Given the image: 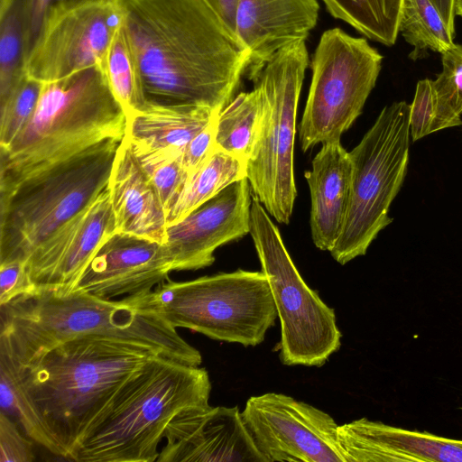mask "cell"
Returning a JSON list of instances; mask_svg holds the SVG:
<instances>
[{
    "label": "cell",
    "instance_id": "6da1fadb",
    "mask_svg": "<svg viewBox=\"0 0 462 462\" xmlns=\"http://www.w3.org/2000/svg\"><path fill=\"white\" fill-rule=\"evenodd\" d=\"M119 2L146 105L220 112L231 101L249 54L205 0Z\"/></svg>",
    "mask_w": 462,
    "mask_h": 462
},
{
    "label": "cell",
    "instance_id": "7a4b0ae2",
    "mask_svg": "<svg viewBox=\"0 0 462 462\" xmlns=\"http://www.w3.org/2000/svg\"><path fill=\"white\" fill-rule=\"evenodd\" d=\"M96 337L127 343L199 366L200 352L141 296L104 300L87 292L39 289L0 305V354L23 366L72 339Z\"/></svg>",
    "mask_w": 462,
    "mask_h": 462
},
{
    "label": "cell",
    "instance_id": "3957f363",
    "mask_svg": "<svg viewBox=\"0 0 462 462\" xmlns=\"http://www.w3.org/2000/svg\"><path fill=\"white\" fill-rule=\"evenodd\" d=\"M155 356L127 343L86 337L64 342L26 365L14 364L65 458L71 460L120 387Z\"/></svg>",
    "mask_w": 462,
    "mask_h": 462
},
{
    "label": "cell",
    "instance_id": "277c9868",
    "mask_svg": "<svg viewBox=\"0 0 462 462\" xmlns=\"http://www.w3.org/2000/svg\"><path fill=\"white\" fill-rule=\"evenodd\" d=\"M208 371L155 356L120 387L94 420L71 460L154 462L170 422L208 404Z\"/></svg>",
    "mask_w": 462,
    "mask_h": 462
},
{
    "label": "cell",
    "instance_id": "5b68a950",
    "mask_svg": "<svg viewBox=\"0 0 462 462\" xmlns=\"http://www.w3.org/2000/svg\"><path fill=\"white\" fill-rule=\"evenodd\" d=\"M126 121L100 66L43 83L27 125L0 150V187L102 141L123 140Z\"/></svg>",
    "mask_w": 462,
    "mask_h": 462
},
{
    "label": "cell",
    "instance_id": "8992f818",
    "mask_svg": "<svg viewBox=\"0 0 462 462\" xmlns=\"http://www.w3.org/2000/svg\"><path fill=\"white\" fill-rule=\"evenodd\" d=\"M121 142L102 141L0 187V263L26 262L107 188Z\"/></svg>",
    "mask_w": 462,
    "mask_h": 462
},
{
    "label": "cell",
    "instance_id": "52a82bcc",
    "mask_svg": "<svg viewBox=\"0 0 462 462\" xmlns=\"http://www.w3.org/2000/svg\"><path fill=\"white\" fill-rule=\"evenodd\" d=\"M142 303L174 328L244 346L261 344L278 318L264 273L238 269L191 281L167 280Z\"/></svg>",
    "mask_w": 462,
    "mask_h": 462
},
{
    "label": "cell",
    "instance_id": "ba28073f",
    "mask_svg": "<svg viewBox=\"0 0 462 462\" xmlns=\"http://www.w3.org/2000/svg\"><path fill=\"white\" fill-rule=\"evenodd\" d=\"M410 105L385 106L360 143L349 152L352 165L348 208L342 231L329 252L346 264L364 255L392 223V202L406 176L410 152Z\"/></svg>",
    "mask_w": 462,
    "mask_h": 462
},
{
    "label": "cell",
    "instance_id": "9c48e42d",
    "mask_svg": "<svg viewBox=\"0 0 462 462\" xmlns=\"http://www.w3.org/2000/svg\"><path fill=\"white\" fill-rule=\"evenodd\" d=\"M308 65L306 41H298L279 50L252 80L262 95L263 117L246 178L254 196L282 224H289L297 196L293 150Z\"/></svg>",
    "mask_w": 462,
    "mask_h": 462
},
{
    "label": "cell",
    "instance_id": "30bf717a",
    "mask_svg": "<svg viewBox=\"0 0 462 462\" xmlns=\"http://www.w3.org/2000/svg\"><path fill=\"white\" fill-rule=\"evenodd\" d=\"M249 234L280 320L282 363L320 367L341 346L342 334L334 310L302 279L278 227L254 196Z\"/></svg>",
    "mask_w": 462,
    "mask_h": 462
},
{
    "label": "cell",
    "instance_id": "8fae6325",
    "mask_svg": "<svg viewBox=\"0 0 462 462\" xmlns=\"http://www.w3.org/2000/svg\"><path fill=\"white\" fill-rule=\"evenodd\" d=\"M383 56L366 39L325 31L311 61V82L299 128L300 148L340 141L375 86Z\"/></svg>",
    "mask_w": 462,
    "mask_h": 462
},
{
    "label": "cell",
    "instance_id": "7c38bea8",
    "mask_svg": "<svg viewBox=\"0 0 462 462\" xmlns=\"http://www.w3.org/2000/svg\"><path fill=\"white\" fill-rule=\"evenodd\" d=\"M123 21L119 0H81L57 8L26 58V74L46 83L102 68Z\"/></svg>",
    "mask_w": 462,
    "mask_h": 462
},
{
    "label": "cell",
    "instance_id": "4fadbf2b",
    "mask_svg": "<svg viewBox=\"0 0 462 462\" xmlns=\"http://www.w3.org/2000/svg\"><path fill=\"white\" fill-rule=\"evenodd\" d=\"M241 413L267 462H346L337 423L309 403L266 393L250 397Z\"/></svg>",
    "mask_w": 462,
    "mask_h": 462
},
{
    "label": "cell",
    "instance_id": "5bb4252c",
    "mask_svg": "<svg viewBox=\"0 0 462 462\" xmlns=\"http://www.w3.org/2000/svg\"><path fill=\"white\" fill-rule=\"evenodd\" d=\"M253 197L250 183L244 178L167 226L162 244L172 271L208 267L214 263L217 247L247 235Z\"/></svg>",
    "mask_w": 462,
    "mask_h": 462
},
{
    "label": "cell",
    "instance_id": "9a60e30c",
    "mask_svg": "<svg viewBox=\"0 0 462 462\" xmlns=\"http://www.w3.org/2000/svg\"><path fill=\"white\" fill-rule=\"evenodd\" d=\"M158 462H267L238 407L189 408L168 425Z\"/></svg>",
    "mask_w": 462,
    "mask_h": 462
},
{
    "label": "cell",
    "instance_id": "2e32d148",
    "mask_svg": "<svg viewBox=\"0 0 462 462\" xmlns=\"http://www.w3.org/2000/svg\"><path fill=\"white\" fill-rule=\"evenodd\" d=\"M115 232L106 188L30 254L25 263L32 282L39 289L71 291L97 249Z\"/></svg>",
    "mask_w": 462,
    "mask_h": 462
},
{
    "label": "cell",
    "instance_id": "e0dca14e",
    "mask_svg": "<svg viewBox=\"0 0 462 462\" xmlns=\"http://www.w3.org/2000/svg\"><path fill=\"white\" fill-rule=\"evenodd\" d=\"M171 271L162 243L115 232L97 249L71 291L104 300L145 295L167 281Z\"/></svg>",
    "mask_w": 462,
    "mask_h": 462
},
{
    "label": "cell",
    "instance_id": "ac0fdd59",
    "mask_svg": "<svg viewBox=\"0 0 462 462\" xmlns=\"http://www.w3.org/2000/svg\"><path fill=\"white\" fill-rule=\"evenodd\" d=\"M318 0H237L235 33L249 54L253 80L283 47L306 41L319 17Z\"/></svg>",
    "mask_w": 462,
    "mask_h": 462
},
{
    "label": "cell",
    "instance_id": "d6986e66",
    "mask_svg": "<svg viewBox=\"0 0 462 462\" xmlns=\"http://www.w3.org/2000/svg\"><path fill=\"white\" fill-rule=\"evenodd\" d=\"M346 462H462V439L361 418L338 425Z\"/></svg>",
    "mask_w": 462,
    "mask_h": 462
},
{
    "label": "cell",
    "instance_id": "ffe728a7",
    "mask_svg": "<svg viewBox=\"0 0 462 462\" xmlns=\"http://www.w3.org/2000/svg\"><path fill=\"white\" fill-rule=\"evenodd\" d=\"M107 188L116 232L163 243L165 208L125 137L118 146Z\"/></svg>",
    "mask_w": 462,
    "mask_h": 462
},
{
    "label": "cell",
    "instance_id": "44dd1931",
    "mask_svg": "<svg viewBox=\"0 0 462 462\" xmlns=\"http://www.w3.org/2000/svg\"><path fill=\"white\" fill-rule=\"evenodd\" d=\"M310 192V230L314 245L330 252L337 242L348 208L352 165L340 141L322 143L304 173Z\"/></svg>",
    "mask_w": 462,
    "mask_h": 462
},
{
    "label": "cell",
    "instance_id": "7402d4cb",
    "mask_svg": "<svg viewBox=\"0 0 462 462\" xmlns=\"http://www.w3.org/2000/svg\"><path fill=\"white\" fill-rule=\"evenodd\" d=\"M218 113L207 106L146 105L126 116L125 137L134 149L181 156L188 143Z\"/></svg>",
    "mask_w": 462,
    "mask_h": 462
},
{
    "label": "cell",
    "instance_id": "603a6c76",
    "mask_svg": "<svg viewBox=\"0 0 462 462\" xmlns=\"http://www.w3.org/2000/svg\"><path fill=\"white\" fill-rule=\"evenodd\" d=\"M244 178H246V162L216 147L189 175L167 208V226L181 220L225 188Z\"/></svg>",
    "mask_w": 462,
    "mask_h": 462
},
{
    "label": "cell",
    "instance_id": "cb8c5ba5",
    "mask_svg": "<svg viewBox=\"0 0 462 462\" xmlns=\"http://www.w3.org/2000/svg\"><path fill=\"white\" fill-rule=\"evenodd\" d=\"M262 117L258 88L237 94L217 116L216 147L247 164L258 140Z\"/></svg>",
    "mask_w": 462,
    "mask_h": 462
},
{
    "label": "cell",
    "instance_id": "d4e9b609",
    "mask_svg": "<svg viewBox=\"0 0 462 462\" xmlns=\"http://www.w3.org/2000/svg\"><path fill=\"white\" fill-rule=\"evenodd\" d=\"M0 412L13 419L32 441L65 458L62 448L29 394L16 365L3 354H0Z\"/></svg>",
    "mask_w": 462,
    "mask_h": 462
},
{
    "label": "cell",
    "instance_id": "484cf974",
    "mask_svg": "<svg viewBox=\"0 0 462 462\" xmlns=\"http://www.w3.org/2000/svg\"><path fill=\"white\" fill-rule=\"evenodd\" d=\"M335 18L366 38L386 46L395 43L402 0H322Z\"/></svg>",
    "mask_w": 462,
    "mask_h": 462
},
{
    "label": "cell",
    "instance_id": "4316f807",
    "mask_svg": "<svg viewBox=\"0 0 462 462\" xmlns=\"http://www.w3.org/2000/svg\"><path fill=\"white\" fill-rule=\"evenodd\" d=\"M399 32L414 47L409 55L412 60L425 56L428 50L442 54L454 44V36L430 0H402Z\"/></svg>",
    "mask_w": 462,
    "mask_h": 462
},
{
    "label": "cell",
    "instance_id": "83f0119b",
    "mask_svg": "<svg viewBox=\"0 0 462 462\" xmlns=\"http://www.w3.org/2000/svg\"><path fill=\"white\" fill-rule=\"evenodd\" d=\"M102 69L126 116L145 106L139 69L123 24L112 41Z\"/></svg>",
    "mask_w": 462,
    "mask_h": 462
},
{
    "label": "cell",
    "instance_id": "f1b7e54d",
    "mask_svg": "<svg viewBox=\"0 0 462 462\" xmlns=\"http://www.w3.org/2000/svg\"><path fill=\"white\" fill-rule=\"evenodd\" d=\"M25 40L20 0L0 15V102L5 100L26 75Z\"/></svg>",
    "mask_w": 462,
    "mask_h": 462
},
{
    "label": "cell",
    "instance_id": "f546056e",
    "mask_svg": "<svg viewBox=\"0 0 462 462\" xmlns=\"http://www.w3.org/2000/svg\"><path fill=\"white\" fill-rule=\"evenodd\" d=\"M442 71L432 80L437 111L432 132L462 125V45L441 54Z\"/></svg>",
    "mask_w": 462,
    "mask_h": 462
},
{
    "label": "cell",
    "instance_id": "4dcf8cb0",
    "mask_svg": "<svg viewBox=\"0 0 462 462\" xmlns=\"http://www.w3.org/2000/svg\"><path fill=\"white\" fill-rule=\"evenodd\" d=\"M43 83L27 74L0 102V150L7 149L27 125L38 104Z\"/></svg>",
    "mask_w": 462,
    "mask_h": 462
},
{
    "label": "cell",
    "instance_id": "1f68e13d",
    "mask_svg": "<svg viewBox=\"0 0 462 462\" xmlns=\"http://www.w3.org/2000/svg\"><path fill=\"white\" fill-rule=\"evenodd\" d=\"M132 149L155 187L166 212L189 175L182 167L181 156L162 151Z\"/></svg>",
    "mask_w": 462,
    "mask_h": 462
},
{
    "label": "cell",
    "instance_id": "d6a6232c",
    "mask_svg": "<svg viewBox=\"0 0 462 462\" xmlns=\"http://www.w3.org/2000/svg\"><path fill=\"white\" fill-rule=\"evenodd\" d=\"M436 111L437 100L432 80L424 79L418 81L413 101L410 105V134L413 142L433 133Z\"/></svg>",
    "mask_w": 462,
    "mask_h": 462
},
{
    "label": "cell",
    "instance_id": "836d02e7",
    "mask_svg": "<svg viewBox=\"0 0 462 462\" xmlns=\"http://www.w3.org/2000/svg\"><path fill=\"white\" fill-rule=\"evenodd\" d=\"M9 416L0 412V462H32L35 459L32 439Z\"/></svg>",
    "mask_w": 462,
    "mask_h": 462
},
{
    "label": "cell",
    "instance_id": "e575fe53",
    "mask_svg": "<svg viewBox=\"0 0 462 462\" xmlns=\"http://www.w3.org/2000/svg\"><path fill=\"white\" fill-rule=\"evenodd\" d=\"M79 1L81 0H20L24 26L26 58L51 14L59 7Z\"/></svg>",
    "mask_w": 462,
    "mask_h": 462
},
{
    "label": "cell",
    "instance_id": "d590c367",
    "mask_svg": "<svg viewBox=\"0 0 462 462\" xmlns=\"http://www.w3.org/2000/svg\"><path fill=\"white\" fill-rule=\"evenodd\" d=\"M35 290L25 262L14 260L0 263V305Z\"/></svg>",
    "mask_w": 462,
    "mask_h": 462
},
{
    "label": "cell",
    "instance_id": "8d00e7d4",
    "mask_svg": "<svg viewBox=\"0 0 462 462\" xmlns=\"http://www.w3.org/2000/svg\"><path fill=\"white\" fill-rule=\"evenodd\" d=\"M216 118L188 143L182 152L181 164L189 174L196 171L216 148Z\"/></svg>",
    "mask_w": 462,
    "mask_h": 462
},
{
    "label": "cell",
    "instance_id": "74e56055",
    "mask_svg": "<svg viewBox=\"0 0 462 462\" xmlns=\"http://www.w3.org/2000/svg\"><path fill=\"white\" fill-rule=\"evenodd\" d=\"M226 24L235 32V17L237 0H205ZM236 34V33H235Z\"/></svg>",
    "mask_w": 462,
    "mask_h": 462
},
{
    "label": "cell",
    "instance_id": "f35d334b",
    "mask_svg": "<svg viewBox=\"0 0 462 462\" xmlns=\"http://www.w3.org/2000/svg\"><path fill=\"white\" fill-rule=\"evenodd\" d=\"M440 13L449 32L455 36L454 0H430Z\"/></svg>",
    "mask_w": 462,
    "mask_h": 462
},
{
    "label": "cell",
    "instance_id": "ab89813d",
    "mask_svg": "<svg viewBox=\"0 0 462 462\" xmlns=\"http://www.w3.org/2000/svg\"><path fill=\"white\" fill-rule=\"evenodd\" d=\"M14 0H0V15H2L12 5Z\"/></svg>",
    "mask_w": 462,
    "mask_h": 462
},
{
    "label": "cell",
    "instance_id": "60d3db41",
    "mask_svg": "<svg viewBox=\"0 0 462 462\" xmlns=\"http://www.w3.org/2000/svg\"><path fill=\"white\" fill-rule=\"evenodd\" d=\"M455 14L462 18V0H454Z\"/></svg>",
    "mask_w": 462,
    "mask_h": 462
},
{
    "label": "cell",
    "instance_id": "b9f144b4",
    "mask_svg": "<svg viewBox=\"0 0 462 462\" xmlns=\"http://www.w3.org/2000/svg\"><path fill=\"white\" fill-rule=\"evenodd\" d=\"M462 409V408H461Z\"/></svg>",
    "mask_w": 462,
    "mask_h": 462
}]
</instances>
